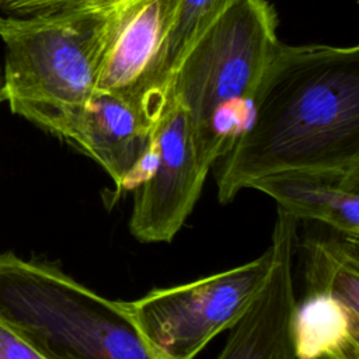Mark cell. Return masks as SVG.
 Returning <instances> with one entry per match:
<instances>
[{
  "mask_svg": "<svg viewBox=\"0 0 359 359\" xmlns=\"http://www.w3.org/2000/svg\"><path fill=\"white\" fill-rule=\"evenodd\" d=\"M209 170L185 109L170 95L154 136L151 164L135 189L129 230L142 243H168L194 210Z\"/></svg>",
  "mask_w": 359,
  "mask_h": 359,
  "instance_id": "cell-7",
  "label": "cell"
},
{
  "mask_svg": "<svg viewBox=\"0 0 359 359\" xmlns=\"http://www.w3.org/2000/svg\"><path fill=\"white\" fill-rule=\"evenodd\" d=\"M247 188L271 196L297 220H316L335 231L359 237V164L273 172Z\"/></svg>",
  "mask_w": 359,
  "mask_h": 359,
  "instance_id": "cell-9",
  "label": "cell"
},
{
  "mask_svg": "<svg viewBox=\"0 0 359 359\" xmlns=\"http://www.w3.org/2000/svg\"><path fill=\"white\" fill-rule=\"evenodd\" d=\"M0 323L48 359H153L122 300L11 252H0Z\"/></svg>",
  "mask_w": 359,
  "mask_h": 359,
  "instance_id": "cell-3",
  "label": "cell"
},
{
  "mask_svg": "<svg viewBox=\"0 0 359 359\" xmlns=\"http://www.w3.org/2000/svg\"><path fill=\"white\" fill-rule=\"evenodd\" d=\"M0 359H48L6 324L0 323Z\"/></svg>",
  "mask_w": 359,
  "mask_h": 359,
  "instance_id": "cell-14",
  "label": "cell"
},
{
  "mask_svg": "<svg viewBox=\"0 0 359 359\" xmlns=\"http://www.w3.org/2000/svg\"><path fill=\"white\" fill-rule=\"evenodd\" d=\"M266 0H230L181 59L170 95L185 109L210 170L245 130L257 88L279 46Z\"/></svg>",
  "mask_w": 359,
  "mask_h": 359,
  "instance_id": "cell-2",
  "label": "cell"
},
{
  "mask_svg": "<svg viewBox=\"0 0 359 359\" xmlns=\"http://www.w3.org/2000/svg\"><path fill=\"white\" fill-rule=\"evenodd\" d=\"M302 250L304 292L330 294L359 313V237L335 230L327 236L310 234Z\"/></svg>",
  "mask_w": 359,
  "mask_h": 359,
  "instance_id": "cell-10",
  "label": "cell"
},
{
  "mask_svg": "<svg viewBox=\"0 0 359 359\" xmlns=\"http://www.w3.org/2000/svg\"><path fill=\"white\" fill-rule=\"evenodd\" d=\"M273 248L252 261L196 280L156 287L123 302L153 359H195L250 309L269 276Z\"/></svg>",
  "mask_w": 359,
  "mask_h": 359,
  "instance_id": "cell-5",
  "label": "cell"
},
{
  "mask_svg": "<svg viewBox=\"0 0 359 359\" xmlns=\"http://www.w3.org/2000/svg\"><path fill=\"white\" fill-rule=\"evenodd\" d=\"M320 359H359V341L348 342Z\"/></svg>",
  "mask_w": 359,
  "mask_h": 359,
  "instance_id": "cell-15",
  "label": "cell"
},
{
  "mask_svg": "<svg viewBox=\"0 0 359 359\" xmlns=\"http://www.w3.org/2000/svg\"><path fill=\"white\" fill-rule=\"evenodd\" d=\"M156 125L157 121L133 102L95 90L87 105L52 135L100 164L112 180L118 198L146 178Z\"/></svg>",
  "mask_w": 359,
  "mask_h": 359,
  "instance_id": "cell-8",
  "label": "cell"
},
{
  "mask_svg": "<svg viewBox=\"0 0 359 359\" xmlns=\"http://www.w3.org/2000/svg\"><path fill=\"white\" fill-rule=\"evenodd\" d=\"M297 359H320L339 346L359 341V313L338 299L304 292L293 317Z\"/></svg>",
  "mask_w": 359,
  "mask_h": 359,
  "instance_id": "cell-11",
  "label": "cell"
},
{
  "mask_svg": "<svg viewBox=\"0 0 359 359\" xmlns=\"http://www.w3.org/2000/svg\"><path fill=\"white\" fill-rule=\"evenodd\" d=\"M123 0H0V11L8 15L32 14H104Z\"/></svg>",
  "mask_w": 359,
  "mask_h": 359,
  "instance_id": "cell-13",
  "label": "cell"
},
{
  "mask_svg": "<svg viewBox=\"0 0 359 359\" xmlns=\"http://www.w3.org/2000/svg\"><path fill=\"white\" fill-rule=\"evenodd\" d=\"M180 0H123L102 14L98 91L122 97L158 121L170 101L164 55Z\"/></svg>",
  "mask_w": 359,
  "mask_h": 359,
  "instance_id": "cell-6",
  "label": "cell"
},
{
  "mask_svg": "<svg viewBox=\"0 0 359 359\" xmlns=\"http://www.w3.org/2000/svg\"><path fill=\"white\" fill-rule=\"evenodd\" d=\"M220 160L223 205L262 175L359 164V48L279 43L245 130Z\"/></svg>",
  "mask_w": 359,
  "mask_h": 359,
  "instance_id": "cell-1",
  "label": "cell"
},
{
  "mask_svg": "<svg viewBox=\"0 0 359 359\" xmlns=\"http://www.w3.org/2000/svg\"><path fill=\"white\" fill-rule=\"evenodd\" d=\"M0 39L3 101L36 126L53 133L95 93L102 14H1Z\"/></svg>",
  "mask_w": 359,
  "mask_h": 359,
  "instance_id": "cell-4",
  "label": "cell"
},
{
  "mask_svg": "<svg viewBox=\"0 0 359 359\" xmlns=\"http://www.w3.org/2000/svg\"><path fill=\"white\" fill-rule=\"evenodd\" d=\"M229 1L230 0H180L164 55V74L168 87L188 48Z\"/></svg>",
  "mask_w": 359,
  "mask_h": 359,
  "instance_id": "cell-12",
  "label": "cell"
},
{
  "mask_svg": "<svg viewBox=\"0 0 359 359\" xmlns=\"http://www.w3.org/2000/svg\"><path fill=\"white\" fill-rule=\"evenodd\" d=\"M1 90H3V79L0 74V101H3V95H1Z\"/></svg>",
  "mask_w": 359,
  "mask_h": 359,
  "instance_id": "cell-16",
  "label": "cell"
}]
</instances>
